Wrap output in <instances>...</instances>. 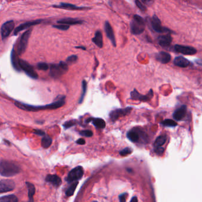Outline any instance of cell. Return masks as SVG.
I'll return each instance as SVG.
<instances>
[{
  "label": "cell",
  "instance_id": "cell-33",
  "mask_svg": "<svg viewBox=\"0 0 202 202\" xmlns=\"http://www.w3.org/2000/svg\"><path fill=\"white\" fill-rule=\"evenodd\" d=\"M161 124L168 127H176L177 126V123L173 120L171 119H166L161 122Z\"/></svg>",
  "mask_w": 202,
  "mask_h": 202
},
{
  "label": "cell",
  "instance_id": "cell-24",
  "mask_svg": "<svg viewBox=\"0 0 202 202\" xmlns=\"http://www.w3.org/2000/svg\"><path fill=\"white\" fill-rule=\"evenodd\" d=\"M45 181L48 182L52 183L55 187H59L62 183V180L61 178L56 175L49 174L46 176Z\"/></svg>",
  "mask_w": 202,
  "mask_h": 202
},
{
  "label": "cell",
  "instance_id": "cell-47",
  "mask_svg": "<svg viewBox=\"0 0 202 202\" xmlns=\"http://www.w3.org/2000/svg\"><path fill=\"white\" fill-rule=\"evenodd\" d=\"M130 201H131V202H132V201H138V199H137V197H133L131 199Z\"/></svg>",
  "mask_w": 202,
  "mask_h": 202
},
{
  "label": "cell",
  "instance_id": "cell-48",
  "mask_svg": "<svg viewBox=\"0 0 202 202\" xmlns=\"http://www.w3.org/2000/svg\"><path fill=\"white\" fill-rule=\"evenodd\" d=\"M196 63H197L198 64H199L200 65H202V60H200V61L197 60V61H196Z\"/></svg>",
  "mask_w": 202,
  "mask_h": 202
},
{
  "label": "cell",
  "instance_id": "cell-3",
  "mask_svg": "<svg viewBox=\"0 0 202 202\" xmlns=\"http://www.w3.org/2000/svg\"><path fill=\"white\" fill-rule=\"evenodd\" d=\"M68 71V64L61 61L58 64H51L50 66V76L54 78H58Z\"/></svg>",
  "mask_w": 202,
  "mask_h": 202
},
{
  "label": "cell",
  "instance_id": "cell-45",
  "mask_svg": "<svg viewBox=\"0 0 202 202\" xmlns=\"http://www.w3.org/2000/svg\"><path fill=\"white\" fill-rule=\"evenodd\" d=\"M77 143L78 145H84L86 143V141L82 138H81V139H79L77 141Z\"/></svg>",
  "mask_w": 202,
  "mask_h": 202
},
{
  "label": "cell",
  "instance_id": "cell-12",
  "mask_svg": "<svg viewBox=\"0 0 202 202\" xmlns=\"http://www.w3.org/2000/svg\"><path fill=\"white\" fill-rule=\"evenodd\" d=\"M174 48L176 52L186 55H193L197 53V50L192 46L176 45Z\"/></svg>",
  "mask_w": 202,
  "mask_h": 202
},
{
  "label": "cell",
  "instance_id": "cell-38",
  "mask_svg": "<svg viewBox=\"0 0 202 202\" xmlns=\"http://www.w3.org/2000/svg\"><path fill=\"white\" fill-rule=\"evenodd\" d=\"M132 151L133 150H132V148L127 147V148H125L123 149H122L119 153H120V155L122 156H126V155L130 154L132 153Z\"/></svg>",
  "mask_w": 202,
  "mask_h": 202
},
{
  "label": "cell",
  "instance_id": "cell-28",
  "mask_svg": "<svg viewBox=\"0 0 202 202\" xmlns=\"http://www.w3.org/2000/svg\"><path fill=\"white\" fill-rule=\"evenodd\" d=\"M78 181H74L73 183H72L71 184V186L69 187V188L67 189V190L66 191V196H68V197H70V196H72L74 194V192L78 186Z\"/></svg>",
  "mask_w": 202,
  "mask_h": 202
},
{
  "label": "cell",
  "instance_id": "cell-41",
  "mask_svg": "<svg viewBox=\"0 0 202 202\" xmlns=\"http://www.w3.org/2000/svg\"><path fill=\"white\" fill-rule=\"evenodd\" d=\"M164 151V149L162 147H157L155 149V152L158 155H162Z\"/></svg>",
  "mask_w": 202,
  "mask_h": 202
},
{
  "label": "cell",
  "instance_id": "cell-25",
  "mask_svg": "<svg viewBox=\"0 0 202 202\" xmlns=\"http://www.w3.org/2000/svg\"><path fill=\"white\" fill-rule=\"evenodd\" d=\"M127 137L131 142L135 143L139 142L141 138V134L139 131L134 129L127 132Z\"/></svg>",
  "mask_w": 202,
  "mask_h": 202
},
{
  "label": "cell",
  "instance_id": "cell-30",
  "mask_svg": "<svg viewBox=\"0 0 202 202\" xmlns=\"http://www.w3.org/2000/svg\"><path fill=\"white\" fill-rule=\"evenodd\" d=\"M17 201H18V199L14 194H10V195L3 196L0 198V202H17Z\"/></svg>",
  "mask_w": 202,
  "mask_h": 202
},
{
  "label": "cell",
  "instance_id": "cell-21",
  "mask_svg": "<svg viewBox=\"0 0 202 202\" xmlns=\"http://www.w3.org/2000/svg\"><path fill=\"white\" fill-rule=\"evenodd\" d=\"M86 123L92 122L93 125L95 127H97V129H100L105 128L106 125L105 121L101 118H93V117H90V118L86 120Z\"/></svg>",
  "mask_w": 202,
  "mask_h": 202
},
{
  "label": "cell",
  "instance_id": "cell-29",
  "mask_svg": "<svg viewBox=\"0 0 202 202\" xmlns=\"http://www.w3.org/2000/svg\"><path fill=\"white\" fill-rule=\"evenodd\" d=\"M167 140V137H166V135H161V136H160L158 137L154 143V146L155 148H157V147H160V146H162V145H164L166 141Z\"/></svg>",
  "mask_w": 202,
  "mask_h": 202
},
{
  "label": "cell",
  "instance_id": "cell-9",
  "mask_svg": "<svg viewBox=\"0 0 202 202\" xmlns=\"http://www.w3.org/2000/svg\"><path fill=\"white\" fill-rule=\"evenodd\" d=\"M132 110V108L131 107H128L125 109H116L111 111L110 113V118L113 122H114L121 118V117L129 114Z\"/></svg>",
  "mask_w": 202,
  "mask_h": 202
},
{
  "label": "cell",
  "instance_id": "cell-14",
  "mask_svg": "<svg viewBox=\"0 0 202 202\" xmlns=\"http://www.w3.org/2000/svg\"><path fill=\"white\" fill-rule=\"evenodd\" d=\"M42 22V20L41 19H39V20H34V21H30V22H25L23 24H21L20 26H19L18 27H17L14 31V35H17L18 33L25 29H29V27L33 26H35L37 24H39L40 23H41Z\"/></svg>",
  "mask_w": 202,
  "mask_h": 202
},
{
  "label": "cell",
  "instance_id": "cell-5",
  "mask_svg": "<svg viewBox=\"0 0 202 202\" xmlns=\"http://www.w3.org/2000/svg\"><path fill=\"white\" fill-rule=\"evenodd\" d=\"M31 31L32 29H29L22 34L18 44L17 50L18 55L20 56L26 52Z\"/></svg>",
  "mask_w": 202,
  "mask_h": 202
},
{
  "label": "cell",
  "instance_id": "cell-32",
  "mask_svg": "<svg viewBox=\"0 0 202 202\" xmlns=\"http://www.w3.org/2000/svg\"><path fill=\"white\" fill-rule=\"evenodd\" d=\"M52 142V138L49 136H44L42 139L41 145L44 148H48L50 145H51Z\"/></svg>",
  "mask_w": 202,
  "mask_h": 202
},
{
  "label": "cell",
  "instance_id": "cell-37",
  "mask_svg": "<svg viewBox=\"0 0 202 202\" xmlns=\"http://www.w3.org/2000/svg\"><path fill=\"white\" fill-rule=\"evenodd\" d=\"M76 123H77V121L75 120H71V121H69L65 122L63 125V126L65 129H69L75 126Z\"/></svg>",
  "mask_w": 202,
  "mask_h": 202
},
{
  "label": "cell",
  "instance_id": "cell-35",
  "mask_svg": "<svg viewBox=\"0 0 202 202\" xmlns=\"http://www.w3.org/2000/svg\"><path fill=\"white\" fill-rule=\"evenodd\" d=\"M36 66L38 70L42 71H47L49 68V65L45 62H39L37 64Z\"/></svg>",
  "mask_w": 202,
  "mask_h": 202
},
{
  "label": "cell",
  "instance_id": "cell-19",
  "mask_svg": "<svg viewBox=\"0 0 202 202\" xmlns=\"http://www.w3.org/2000/svg\"><path fill=\"white\" fill-rule=\"evenodd\" d=\"M187 113V107L186 106H183L180 108L177 109L173 113L174 119L177 121L182 120Z\"/></svg>",
  "mask_w": 202,
  "mask_h": 202
},
{
  "label": "cell",
  "instance_id": "cell-26",
  "mask_svg": "<svg viewBox=\"0 0 202 202\" xmlns=\"http://www.w3.org/2000/svg\"><path fill=\"white\" fill-rule=\"evenodd\" d=\"M92 41L97 47L99 48H102L103 46V40L102 32L97 30L95 33L94 37L92 39Z\"/></svg>",
  "mask_w": 202,
  "mask_h": 202
},
{
  "label": "cell",
  "instance_id": "cell-44",
  "mask_svg": "<svg viewBox=\"0 0 202 202\" xmlns=\"http://www.w3.org/2000/svg\"><path fill=\"white\" fill-rule=\"evenodd\" d=\"M141 1L146 6H151L154 2V0H141Z\"/></svg>",
  "mask_w": 202,
  "mask_h": 202
},
{
  "label": "cell",
  "instance_id": "cell-23",
  "mask_svg": "<svg viewBox=\"0 0 202 202\" xmlns=\"http://www.w3.org/2000/svg\"><path fill=\"white\" fill-rule=\"evenodd\" d=\"M190 61L182 56H177L174 60V64L180 68H187L190 65Z\"/></svg>",
  "mask_w": 202,
  "mask_h": 202
},
{
  "label": "cell",
  "instance_id": "cell-31",
  "mask_svg": "<svg viewBox=\"0 0 202 202\" xmlns=\"http://www.w3.org/2000/svg\"><path fill=\"white\" fill-rule=\"evenodd\" d=\"M87 83L86 80H83L82 82V93L81 95V97L79 98V103L81 104L83 102L84 97L86 96V92H87Z\"/></svg>",
  "mask_w": 202,
  "mask_h": 202
},
{
  "label": "cell",
  "instance_id": "cell-17",
  "mask_svg": "<svg viewBox=\"0 0 202 202\" xmlns=\"http://www.w3.org/2000/svg\"><path fill=\"white\" fill-rule=\"evenodd\" d=\"M17 53V52H15L14 47H13L11 52V62L14 69L17 72H20L22 70L21 68L19 62L20 59L18 58V54Z\"/></svg>",
  "mask_w": 202,
  "mask_h": 202
},
{
  "label": "cell",
  "instance_id": "cell-10",
  "mask_svg": "<svg viewBox=\"0 0 202 202\" xmlns=\"http://www.w3.org/2000/svg\"><path fill=\"white\" fill-rule=\"evenodd\" d=\"M153 96H154V93L153 90H150L149 91V93L145 95L141 94L135 89L130 93L131 99L134 100H139V101H141V102H148V101L152 99Z\"/></svg>",
  "mask_w": 202,
  "mask_h": 202
},
{
  "label": "cell",
  "instance_id": "cell-7",
  "mask_svg": "<svg viewBox=\"0 0 202 202\" xmlns=\"http://www.w3.org/2000/svg\"><path fill=\"white\" fill-rule=\"evenodd\" d=\"M84 175V170L81 166L75 167L68 174L66 180L68 183L77 181L82 178Z\"/></svg>",
  "mask_w": 202,
  "mask_h": 202
},
{
  "label": "cell",
  "instance_id": "cell-6",
  "mask_svg": "<svg viewBox=\"0 0 202 202\" xmlns=\"http://www.w3.org/2000/svg\"><path fill=\"white\" fill-rule=\"evenodd\" d=\"M148 22L149 23V24H150V26L151 27V28L157 33H169L171 31L169 29L162 26L160 20L156 15H154L152 19H148Z\"/></svg>",
  "mask_w": 202,
  "mask_h": 202
},
{
  "label": "cell",
  "instance_id": "cell-20",
  "mask_svg": "<svg viewBox=\"0 0 202 202\" xmlns=\"http://www.w3.org/2000/svg\"><path fill=\"white\" fill-rule=\"evenodd\" d=\"M155 58L160 62L166 64L170 62L171 56L169 53H167L166 52H160L156 55Z\"/></svg>",
  "mask_w": 202,
  "mask_h": 202
},
{
  "label": "cell",
  "instance_id": "cell-18",
  "mask_svg": "<svg viewBox=\"0 0 202 202\" xmlns=\"http://www.w3.org/2000/svg\"><path fill=\"white\" fill-rule=\"evenodd\" d=\"M172 40H173L172 37L171 36V35L170 34L161 35L157 39L158 43L161 46L164 47L169 46L171 45Z\"/></svg>",
  "mask_w": 202,
  "mask_h": 202
},
{
  "label": "cell",
  "instance_id": "cell-11",
  "mask_svg": "<svg viewBox=\"0 0 202 202\" xmlns=\"http://www.w3.org/2000/svg\"><path fill=\"white\" fill-rule=\"evenodd\" d=\"M14 26L15 24L13 20H9L3 23L1 28V35L3 40L10 36L14 30Z\"/></svg>",
  "mask_w": 202,
  "mask_h": 202
},
{
  "label": "cell",
  "instance_id": "cell-2",
  "mask_svg": "<svg viewBox=\"0 0 202 202\" xmlns=\"http://www.w3.org/2000/svg\"><path fill=\"white\" fill-rule=\"evenodd\" d=\"M20 172L19 165L10 161L1 160L0 162V174L1 176L10 177L14 176Z\"/></svg>",
  "mask_w": 202,
  "mask_h": 202
},
{
  "label": "cell",
  "instance_id": "cell-39",
  "mask_svg": "<svg viewBox=\"0 0 202 202\" xmlns=\"http://www.w3.org/2000/svg\"><path fill=\"white\" fill-rule=\"evenodd\" d=\"M79 134L82 137L89 138V137H91L93 135V132L90 130H86L81 131L79 132Z\"/></svg>",
  "mask_w": 202,
  "mask_h": 202
},
{
  "label": "cell",
  "instance_id": "cell-34",
  "mask_svg": "<svg viewBox=\"0 0 202 202\" xmlns=\"http://www.w3.org/2000/svg\"><path fill=\"white\" fill-rule=\"evenodd\" d=\"M77 60H78L77 55H71V56H68V58H67V59L66 60V62L68 65H72V64H74V63H76Z\"/></svg>",
  "mask_w": 202,
  "mask_h": 202
},
{
  "label": "cell",
  "instance_id": "cell-40",
  "mask_svg": "<svg viewBox=\"0 0 202 202\" xmlns=\"http://www.w3.org/2000/svg\"><path fill=\"white\" fill-rule=\"evenodd\" d=\"M135 3L137 6L139 8V10L142 11V12H145L146 10V7H145V6H144L142 2H141L139 0H135Z\"/></svg>",
  "mask_w": 202,
  "mask_h": 202
},
{
  "label": "cell",
  "instance_id": "cell-43",
  "mask_svg": "<svg viewBox=\"0 0 202 202\" xmlns=\"http://www.w3.org/2000/svg\"><path fill=\"white\" fill-rule=\"evenodd\" d=\"M127 196V194L126 193H123V194H121L119 196V197L120 201H121V202L126 201V198Z\"/></svg>",
  "mask_w": 202,
  "mask_h": 202
},
{
  "label": "cell",
  "instance_id": "cell-46",
  "mask_svg": "<svg viewBox=\"0 0 202 202\" xmlns=\"http://www.w3.org/2000/svg\"><path fill=\"white\" fill-rule=\"evenodd\" d=\"M75 48H76V49H82V50H86V47L81 46H76Z\"/></svg>",
  "mask_w": 202,
  "mask_h": 202
},
{
  "label": "cell",
  "instance_id": "cell-4",
  "mask_svg": "<svg viewBox=\"0 0 202 202\" xmlns=\"http://www.w3.org/2000/svg\"><path fill=\"white\" fill-rule=\"evenodd\" d=\"M130 31L133 35H138L142 33L145 28L144 19L139 15H134L130 22Z\"/></svg>",
  "mask_w": 202,
  "mask_h": 202
},
{
  "label": "cell",
  "instance_id": "cell-15",
  "mask_svg": "<svg viewBox=\"0 0 202 202\" xmlns=\"http://www.w3.org/2000/svg\"><path fill=\"white\" fill-rule=\"evenodd\" d=\"M52 7L56 8H61V9L71 10H82L90 8L89 7H78V6H77L76 5L70 4V3H61L59 4L53 5Z\"/></svg>",
  "mask_w": 202,
  "mask_h": 202
},
{
  "label": "cell",
  "instance_id": "cell-22",
  "mask_svg": "<svg viewBox=\"0 0 202 202\" xmlns=\"http://www.w3.org/2000/svg\"><path fill=\"white\" fill-rule=\"evenodd\" d=\"M84 22L82 20H79L74 18H64L60 19L57 22L59 24H65L69 26L76 25V24H81Z\"/></svg>",
  "mask_w": 202,
  "mask_h": 202
},
{
  "label": "cell",
  "instance_id": "cell-8",
  "mask_svg": "<svg viewBox=\"0 0 202 202\" xmlns=\"http://www.w3.org/2000/svg\"><path fill=\"white\" fill-rule=\"evenodd\" d=\"M19 62L20 65V67L22 70L30 78L36 79L38 78L39 76L37 72L35 71V70L33 68V67L27 61L20 59Z\"/></svg>",
  "mask_w": 202,
  "mask_h": 202
},
{
  "label": "cell",
  "instance_id": "cell-36",
  "mask_svg": "<svg viewBox=\"0 0 202 202\" xmlns=\"http://www.w3.org/2000/svg\"><path fill=\"white\" fill-rule=\"evenodd\" d=\"M70 26L65 24H59L54 25L53 27L62 30V31H66V30H68L70 29Z\"/></svg>",
  "mask_w": 202,
  "mask_h": 202
},
{
  "label": "cell",
  "instance_id": "cell-16",
  "mask_svg": "<svg viewBox=\"0 0 202 202\" xmlns=\"http://www.w3.org/2000/svg\"><path fill=\"white\" fill-rule=\"evenodd\" d=\"M104 30L106 33V35L109 39L111 41L112 45L113 46L116 47V38L114 34L113 29L110 24V23L106 21L104 23Z\"/></svg>",
  "mask_w": 202,
  "mask_h": 202
},
{
  "label": "cell",
  "instance_id": "cell-27",
  "mask_svg": "<svg viewBox=\"0 0 202 202\" xmlns=\"http://www.w3.org/2000/svg\"><path fill=\"white\" fill-rule=\"evenodd\" d=\"M26 186L28 190V196L30 201H34L33 199V196L35 195L36 192V188L34 184L30 183L29 182H26Z\"/></svg>",
  "mask_w": 202,
  "mask_h": 202
},
{
  "label": "cell",
  "instance_id": "cell-42",
  "mask_svg": "<svg viewBox=\"0 0 202 202\" xmlns=\"http://www.w3.org/2000/svg\"><path fill=\"white\" fill-rule=\"evenodd\" d=\"M33 133L37 134V135H39V136H45V132H43L42 130H39V129L34 130V132H33Z\"/></svg>",
  "mask_w": 202,
  "mask_h": 202
},
{
  "label": "cell",
  "instance_id": "cell-13",
  "mask_svg": "<svg viewBox=\"0 0 202 202\" xmlns=\"http://www.w3.org/2000/svg\"><path fill=\"white\" fill-rule=\"evenodd\" d=\"M15 187V182L9 179L1 180L0 181V193H3L13 191Z\"/></svg>",
  "mask_w": 202,
  "mask_h": 202
},
{
  "label": "cell",
  "instance_id": "cell-1",
  "mask_svg": "<svg viewBox=\"0 0 202 202\" xmlns=\"http://www.w3.org/2000/svg\"><path fill=\"white\" fill-rule=\"evenodd\" d=\"M65 104V96L61 95L59 99L56 100L55 102L50 103L49 104H46L45 106H33L30 104H27L23 103L20 102L15 101V105L19 109H20L24 111H38L40 110H54L59 109L63 106Z\"/></svg>",
  "mask_w": 202,
  "mask_h": 202
}]
</instances>
